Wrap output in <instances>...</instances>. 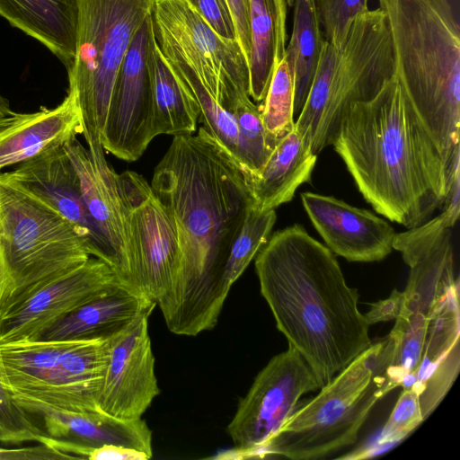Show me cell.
<instances>
[{
    "instance_id": "41",
    "label": "cell",
    "mask_w": 460,
    "mask_h": 460,
    "mask_svg": "<svg viewBox=\"0 0 460 460\" xmlns=\"http://www.w3.org/2000/svg\"><path fill=\"white\" fill-rule=\"evenodd\" d=\"M286 3L288 6H292L294 4V0H286Z\"/></svg>"
},
{
    "instance_id": "11",
    "label": "cell",
    "mask_w": 460,
    "mask_h": 460,
    "mask_svg": "<svg viewBox=\"0 0 460 460\" xmlns=\"http://www.w3.org/2000/svg\"><path fill=\"white\" fill-rule=\"evenodd\" d=\"M395 75L387 17L380 7L368 9L352 21L339 50L312 153L318 155L332 145L341 118L350 104L373 99Z\"/></svg>"
},
{
    "instance_id": "18",
    "label": "cell",
    "mask_w": 460,
    "mask_h": 460,
    "mask_svg": "<svg viewBox=\"0 0 460 460\" xmlns=\"http://www.w3.org/2000/svg\"><path fill=\"white\" fill-rule=\"evenodd\" d=\"M304 208L326 246L349 261L384 260L393 250L394 227L370 210L333 196L300 194Z\"/></svg>"
},
{
    "instance_id": "22",
    "label": "cell",
    "mask_w": 460,
    "mask_h": 460,
    "mask_svg": "<svg viewBox=\"0 0 460 460\" xmlns=\"http://www.w3.org/2000/svg\"><path fill=\"white\" fill-rule=\"evenodd\" d=\"M155 305L146 296L121 288L74 309L31 341H70L108 338L140 315L151 314Z\"/></svg>"
},
{
    "instance_id": "9",
    "label": "cell",
    "mask_w": 460,
    "mask_h": 460,
    "mask_svg": "<svg viewBox=\"0 0 460 460\" xmlns=\"http://www.w3.org/2000/svg\"><path fill=\"white\" fill-rule=\"evenodd\" d=\"M108 338L0 344L2 382L11 394L57 410L99 411Z\"/></svg>"
},
{
    "instance_id": "26",
    "label": "cell",
    "mask_w": 460,
    "mask_h": 460,
    "mask_svg": "<svg viewBox=\"0 0 460 460\" xmlns=\"http://www.w3.org/2000/svg\"><path fill=\"white\" fill-rule=\"evenodd\" d=\"M286 0H249L251 57L249 93L263 102L272 75L286 53Z\"/></svg>"
},
{
    "instance_id": "30",
    "label": "cell",
    "mask_w": 460,
    "mask_h": 460,
    "mask_svg": "<svg viewBox=\"0 0 460 460\" xmlns=\"http://www.w3.org/2000/svg\"><path fill=\"white\" fill-rule=\"evenodd\" d=\"M275 209H249L227 259L226 279L232 287L246 270L252 260L267 243L275 225Z\"/></svg>"
},
{
    "instance_id": "16",
    "label": "cell",
    "mask_w": 460,
    "mask_h": 460,
    "mask_svg": "<svg viewBox=\"0 0 460 460\" xmlns=\"http://www.w3.org/2000/svg\"><path fill=\"white\" fill-rule=\"evenodd\" d=\"M145 314L108 338V359L98 400L101 411L139 419L159 394L155 357Z\"/></svg>"
},
{
    "instance_id": "31",
    "label": "cell",
    "mask_w": 460,
    "mask_h": 460,
    "mask_svg": "<svg viewBox=\"0 0 460 460\" xmlns=\"http://www.w3.org/2000/svg\"><path fill=\"white\" fill-rule=\"evenodd\" d=\"M44 435L40 421L23 409L6 389L0 372V442L9 445L40 444Z\"/></svg>"
},
{
    "instance_id": "4",
    "label": "cell",
    "mask_w": 460,
    "mask_h": 460,
    "mask_svg": "<svg viewBox=\"0 0 460 460\" xmlns=\"http://www.w3.org/2000/svg\"><path fill=\"white\" fill-rule=\"evenodd\" d=\"M390 26L396 75L451 173L460 153V32L448 0H378Z\"/></svg>"
},
{
    "instance_id": "37",
    "label": "cell",
    "mask_w": 460,
    "mask_h": 460,
    "mask_svg": "<svg viewBox=\"0 0 460 460\" xmlns=\"http://www.w3.org/2000/svg\"><path fill=\"white\" fill-rule=\"evenodd\" d=\"M403 299V291L394 289L389 297L371 305L370 310L364 314L367 323L370 325L395 320L401 312Z\"/></svg>"
},
{
    "instance_id": "14",
    "label": "cell",
    "mask_w": 460,
    "mask_h": 460,
    "mask_svg": "<svg viewBox=\"0 0 460 460\" xmlns=\"http://www.w3.org/2000/svg\"><path fill=\"white\" fill-rule=\"evenodd\" d=\"M157 45L153 15L136 32L119 70L101 135L104 151L137 160L155 137L153 81Z\"/></svg>"
},
{
    "instance_id": "27",
    "label": "cell",
    "mask_w": 460,
    "mask_h": 460,
    "mask_svg": "<svg viewBox=\"0 0 460 460\" xmlns=\"http://www.w3.org/2000/svg\"><path fill=\"white\" fill-rule=\"evenodd\" d=\"M153 130L158 135L193 134L199 105L182 79L172 70L158 43L155 51Z\"/></svg>"
},
{
    "instance_id": "42",
    "label": "cell",
    "mask_w": 460,
    "mask_h": 460,
    "mask_svg": "<svg viewBox=\"0 0 460 460\" xmlns=\"http://www.w3.org/2000/svg\"><path fill=\"white\" fill-rule=\"evenodd\" d=\"M189 1H190V0H189Z\"/></svg>"
},
{
    "instance_id": "7",
    "label": "cell",
    "mask_w": 460,
    "mask_h": 460,
    "mask_svg": "<svg viewBox=\"0 0 460 460\" xmlns=\"http://www.w3.org/2000/svg\"><path fill=\"white\" fill-rule=\"evenodd\" d=\"M155 0H79L75 57L67 70L83 133L92 153L104 151L101 135L116 77L132 40Z\"/></svg>"
},
{
    "instance_id": "1",
    "label": "cell",
    "mask_w": 460,
    "mask_h": 460,
    "mask_svg": "<svg viewBox=\"0 0 460 460\" xmlns=\"http://www.w3.org/2000/svg\"><path fill=\"white\" fill-rule=\"evenodd\" d=\"M150 184L180 248L174 283L157 305L170 332L196 336L217 323L231 288L227 259L252 196L241 166L202 127L173 136Z\"/></svg>"
},
{
    "instance_id": "28",
    "label": "cell",
    "mask_w": 460,
    "mask_h": 460,
    "mask_svg": "<svg viewBox=\"0 0 460 460\" xmlns=\"http://www.w3.org/2000/svg\"><path fill=\"white\" fill-rule=\"evenodd\" d=\"M293 29L287 47L295 62L294 119L307 100L324 43L315 0H294Z\"/></svg>"
},
{
    "instance_id": "13",
    "label": "cell",
    "mask_w": 460,
    "mask_h": 460,
    "mask_svg": "<svg viewBox=\"0 0 460 460\" xmlns=\"http://www.w3.org/2000/svg\"><path fill=\"white\" fill-rule=\"evenodd\" d=\"M318 389L316 376L293 347L273 357L240 400L226 428L237 457H256L296 411L300 397Z\"/></svg>"
},
{
    "instance_id": "38",
    "label": "cell",
    "mask_w": 460,
    "mask_h": 460,
    "mask_svg": "<svg viewBox=\"0 0 460 460\" xmlns=\"http://www.w3.org/2000/svg\"><path fill=\"white\" fill-rule=\"evenodd\" d=\"M150 457L137 449L122 446L105 445L92 451L89 460H147Z\"/></svg>"
},
{
    "instance_id": "24",
    "label": "cell",
    "mask_w": 460,
    "mask_h": 460,
    "mask_svg": "<svg viewBox=\"0 0 460 460\" xmlns=\"http://www.w3.org/2000/svg\"><path fill=\"white\" fill-rule=\"evenodd\" d=\"M0 16L37 40L68 70L75 57L79 0H0Z\"/></svg>"
},
{
    "instance_id": "17",
    "label": "cell",
    "mask_w": 460,
    "mask_h": 460,
    "mask_svg": "<svg viewBox=\"0 0 460 460\" xmlns=\"http://www.w3.org/2000/svg\"><path fill=\"white\" fill-rule=\"evenodd\" d=\"M5 173L68 220L90 255L105 261L116 273L115 256L86 210L77 173L63 146L50 149Z\"/></svg>"
},
{
    "instance_id": "5",
    "label": "cell",
    "mask_w": 460,
    "mask_h": 460,
    "mask_svg": "<svg viewBox=\"0 0 460 460\" xmlns=\"http://www.w3.org/2000/svg\"><path fill=\"white\" fill-rule=\"evenodd\" d=\"M90 257L68 220L0 172V309Z\"/></svg>"
},
{
    "instance_id": "32",
    "label": "cell",
    "mask_w": 460,
    "mask_h": 460,
    "mask_svg": "<svg viewBox=\"0 0 460 460\" xmlns=\"http://www.w3.org/2000/svg\"><path fill=\"white\" fill-rule=\"evenodd\" d=\"M325 41L341 49L352 21L368 10L367 0H315Z\"/></svg>"
},
{
    "instance_id": "2",
    "label": "cell",
    "mask_w": 460,
    "mask_h": 460,
    "mask_svg": "<svg viewBox=\"0 0 460 460\" xmlns=\"http://www.w3.org/2000/svg\"><path fill=\"white\" fill-rule=\"evenodd\" d=\"M254 265L277 328L307 362L320 389L372 345L358 290L348 286L333 252L303 226L270 235Z\"/></svg>"
},
{
    "instance_id": "3",
    "label": "cell",
    "mask_w": 460,
    "mask_h": 460,
    "mask_svg": "<svg viewBox=\"0 0 460 460\" xmlns=\"http://www.w3.org/2000/svg\"><path fill=\"white\" fill-rule=\"evenodd\" d=\"M332 146L386 219L410 229L442 209L451 174L396 75L373 99L349 106Z\"/></svg>"
},
{
    "instance_id": "36",
    "label": "cell",
    "mask_w": 460,
    "mask_h": 460,
    "mask_svg": "<svg viewBox=\"0 0 460 460\" xmlns=\"http://www.w3.org/2000/svg\"><path fill=\"white\" fill-rule=\"evenodd\" d=\"M73 459L70 456L61 453L43 444L23 447H0V460H59Z\"/></svg>"
},
{
    "instance_id": "34",
    "label": "cell",
    "mask_w": 460,
    "mask_h": 460,
    "mask_svg": "<svg viewBox=\"0 0 460 460\" xmlns=\"http://www.w3.org/2000/svg\"><path fill=\"white\" fill-rule=\"evenodd\" d=\"M190 2L221 37L236 40L235 29L226 0H190Z\"/></svg>"
},
{
    "instance_id": "10",
    "label": "cell",
    "mask_w": 460,
    "mask_h": 460,
    "mask_svg": "<svg viewBox=\"0 0 460 460\" xmlns=\"http://www.w3.org/2000/svg\"><path fill=\"white\" fill-rule=\"evenodd\" d=\"M451 238L452 229H447L434 247L410 267L401 312L380 350L383 396L397 386L414 384L429 322L458 282Z\"/></svg>"
},
{
    "instance_id": "6",
    "label": "cell",
    "mask_w": 460,
    "mask_h": 460,
    "mask_svg": "<svg viewBox=\"0 0 460 460\" xmlns=\"http://www.w3.org/2000/svg\"><path fill=\"white\" fill-rule=\"evenodd\" d=\"M382 345V341L372 344L296 409L256 457L317 459L355 444L371 410L384 397Z\"/></svg>"
},
{
    "instance_id": "29",
    "label": "cell",
    "mask_w": 460,
    "mask_h": 460,
    "mask_svg": "<svg viewBox=\"0 0 460 460\" xmlns=\"http://www.w3.org/2000/svg\"><path fill=\"white\" fill-rule=\"evenodd\" d=\"M294 78V58L286 47L285 56L274 71L261 108L264 127L277 141L295 128Z\"/></svg>"
},
{
    "instance_id": "19",
    "label": "cell",
    "mask_w": 460,
    "mask_h": 460,
    "mask_svg": "<svg viewBox=\"0 0 460 460\" xmlns=\"http://www.w3.org/2000/svg\"><path fill=\"white\" fill-rule=\"evenodd\" d=\"M63 148L77 173L86 210L115 256L119 279L126 288L139 294L130 267L118 173L104 153L92 154L76 137Z\"/></svg>"
},
{
    "instance_id": "35",
    "label": "cell",
    "mask_w": 460,
    "mask_h": 460,
    "mask_svg": "<svg viewBox=\"0 0 460 460\" xmlns=\"http://www.w3.org/2000/svg\"><path fill=\"white\" fill-rule=\"evenodd\" d=\"M226 2L234 22L236 40L249 65L251 57L249 0H226Z\"/></svg>"
},
{
    "instance_id": "23",
    "label": "cell",
    "mask_w": 460,
    "mask_h": 460,
    "mask_svg": "<svg viewBox=\"0 0 460 460\" xmlns=\"http://www.w3.org/2000/svg\"><path fill=\"white\" fill-rule=\"evenodd\" d=\"M82 133L77 100L75 93L67 90V95L57 107L27 113L21 122L0 137V171L63 146Z\"/></svg>"
},
{
    "instance_id": "8",
    "label": "cell",
    "mask_w": 460,
    "mask_h": 460,
    "mask_svg": "<svg viewBox=\"0 0 460 460\" xmlns=\"http://www.w3.org/2000/svg\"><path fill=\"white\" fill-rule=\"evenodd\" d=\"M152 15L157 43L177 51L205 88L210 130L220 139L236 137L234 111L251 98L248 60L237 40L221 37L189 0H155Z\"/></svg>"
},
{
    "instance_id": "20",
    "label": "cell",
    "mask_w": 460,
    "mask_h": 460,
    "mask_svg": "<svg viewBox=\"0 0 460 460\" xmlns=\"http://www.w3.org/2000/svg\"><path fill=\"white\" fill-rule=\"evenodd\" d=\"M11 394L23 409L38 419L48 437L74 443V452L78 459H89L93 449L105 445L127 447L144 452L149 457L153 456L152 431L141 418L121 419L102 411H61Z\"/></svg>"
},
{
    "instance_id": "15",
    "label": "cell",
    "mask_w": 460,
    "mask_h": 460,
    "mask_svg": "<svg viewBox=\"0 0 460 460\" xmlns=\"http://www.w3.org/2000/svg\"><path fill=\"white\" fill-rule=\"evenodd\" d=\"M121 288H126L110 265L90 257L4 305L0 309V344L31 341L74 309Z\"/></svg>"
},
{
    "instance_id": "39",
    "label": "cell",
    "mask_w": 460,
    "mask_h": 460,
    "mask_svg": "<svg viewBox=\"0 0 460 460\" xmlns=\"http://www.w3.org/2000/svg\"><path fill=\"white\" fill-rule=\"evenodd\" d=\"M27 113H18L13 116L0 115V137H2L9 129L21 122Z\"/></svg>"
},
{
    "instance_id": "40",
    "label": "cell",
    "mask_w": 460,
    "mask_h": 460,
    "mask_svg": "<svg viewBox=\"0 0 460 460\" xmlns=\"http://www.w3.org/2000/svg\"><path fill=\"white\" fill-rule=\"evenodd\" d=\"M15 114L16 112L12 111L8 100L0 93V115L13 116Z\"/></svg>"
},
{
    "instance_id": "21",
    "label": "cell",
    "mask_w": 460,
    "mask_h": 460,
    "mask_svg": "<svg viewBox=\"0 0 460 460\" xmlns=\"http://www.w3.org/2000/svg\"><path fill=\"white\" fill-rule=\"evenodd\" d=\"M458 282L435 311L427 332L414 384L424 420L454 384L459 370Z\"/></svg>"
},
{
    "instance_id": "25",
    "label": "cell",
    "mask_w": 460,
    "mask_h": 460,
    "mask_svg": "<svg viewBox=\"0 0 460 460\" xmlns=\"http://www.w3.org/2000/svg\"><path fill=\"white\" fill-rule=\"evenodd\" d=\"M316 160L294 128L279 141L261 171L247 179L253 208L275 209L292 200L297 188L311 181Z\"/></svg>"
},
{
    "instance_id": "33",
    "label": "cell",
    "mask_w": 460,
    "mask_h": 460,
    "mask_svg": "<svg viewBox=\"0 0 460 460\" xmlns=\"http://www.w3.org/2000/svg\"><path fill=\"white\" fill-rule=\"evenodd\" d=\"M423 420L418 394L411 387H403L381 431L378 445L387 447L401 441Z\"/></svg>"
},
{
    "instance_id": "12",
    "label": "cell",
    "mask_w": 460,
    "mask_h": 460,
    "mask_svg": "<svg viewBox=\"0 0 460 460\" xmlns=\"http://www.w3.org/2000/svg\"><path fill=\"white\" fill-rule=\"evenodd\" d=\"M128 255L137 291L156 305L172 288L180 265L173 223L139 173L118 174Z\"/></svg>"
}]
</instances>
